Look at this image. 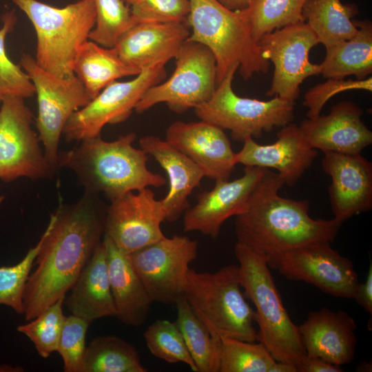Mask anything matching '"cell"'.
<instances>
[{"instance_id":"obj_1","label":"cell","mask_w":372,"mask_h":372,"mask_svg":"<svg viewBox=\"0 0 372 372\" xmlns=\"http://www.w3.org/2000/svg\"><path fill=\"white\" fill-rule=\"evenodd\" d=\"M94 194L85 192L74 204H60L41 236L23 298L26 320L65 297L105 234V214Z\"/></svg>"},{"instance_id":"obj_2","label":"cell","mask_w":372,"mask_h":372,"mask_svg":"<svg viewBox=\"0 0 372 372\" xmlns=\"http://www.w3.org/2000/svg\"><path fill=\"white\" fill-rule=\"evenodd\" d=\"M284 185L278 173L266 169L246 207L236 216L237 242L263 254L267 260L312 242H332L342 223L334 218H312L308 200L278 194Z\"/></svg>"},{"instance_id":"obj_3","label":"cell","mask_w":372,"mask_h":372,"mask_svg":"<svg viewBox=\"0 0 372 372\" xmlns=\"http://www.w3.org/2000/svg\"><path fill=\"white\" fill-rule=\"evenodd\" d=\"M136 137L130 132L113 141L101 136L82 140L59 152L58 167L72 170L85 192L103 193L110 200L129 192L163 186L166 179L147 168L146 152L133 146Z\"/></svg>"},{"instance_id":"obj_4","label":"cell","mask_w":372,"mask_h":372,"mask_svg":"<svg viewBox=\"0 0 372 372\" xmlns=\"http://www.w3.org/2000/svg\"><path fill=\"white\" fill-rule=\"evenodd\" d=\"M187 40L199 43L213 53L217 85L233 68H239L247 81L255 74H267L269 62L262 54L251 32L249 8L231 10L216 0H189Z\"/></svg>"},{"instance_id":"obj_5","label":"cell","mask_w":372,"mask_h":372,"mask_svg":"<svg viewBox=\"0 0 372 372\" xmlns=\"http://www.w3.org/2000/svg\"><path fill=\"white\" fill-rule=\"evenodd\" d=\"M240 282L247 299L255 307L258 340L278 362L295 364L305 355L298 326L283 305L263 254L237 242Z\"/></svg>"},{"instance_id":"obj_6","label":"cell","mask_w":372,"mask_h":372,"mask_svg":"<svg viewBox=\"0 0 372 372\" xmlns=\"http://www.w3.org/2000/svg\"><path fill=\"white\" fill-rule=\"evenodd\" d=\"M12 1L34 28L37 63L61 79L75 75V61L95 24L94 0H79L62 8L38 0Z\"/></svg>"},{"instance_id":"obj_7","label":"cell","mask_w":372,"mask_h":372,"mask_svg":"<svg viewBox=\"0 0 372 372\" xmlns=\"http://www.w3.org/2000/svg\"><path fill=\"white\" fill-rule=\"evenodd\" d=\"M184 296L214 338L257 342L255 311L242 290L238 265L214 273L189 269Z\"/></svg>"},{"instance_id":"obj_8","label":"cell","mask_w":372,"mask_h":372,"mask_svg":"<svg viewBox=\"0 0 372 372\" xmlns=\"http://www.w3.org/2000/svg\"><path fill=\"white\" fill-rule=\"evenodd\" d=\"M237 70L231 69L217 85L211 98L194 108L197 117L229 130L238 142L248 137L260 138L264 132L292 123L295 103L277 96L260 101L237 95L232 88Z\"/></svg>"},{"instance_id":"obj_9","label":"cell","mask_w":372,"mask_h":372,"mask_svg":"<svg viewBox=\"0 0 372 372\" xmlns=\"http://www.w3.org/2000/svg\"><path fill=\"white\" fill-rule=\"evenodd\" d=\"M175 59L171 76L146 91L134 109L137 113L165 103L172 111L183 114L211 98L217 86L216 62L211 50L187 39Z\"/></svg>"},{"instance_id":"obj_10","label":"cell","mask_w":372,"mask_h":372,"mask_svg":"<svg viewBox=\"0 0 372 372\" xmlns=\"http://www.w3.org/2000/svg\"><path fill=\"white\" fill-rule=\"evenodd\" d=\"M20 65L32 81L38 101L36 127L50 165L58 167L59 144L63 130L73 113L90 101L83 83L76 76L61 79L42 69L29 54Z\"/></svg>"},{"instance_id":"obj_11","label":"cell","mask_w":372,"mask_h":372,"mask_svg":"<svg viewBox=\"0 0 372 372\" xmlns=\"http://www.w3.org/2000/svg\"><path fill=\"white\" fill-rule=\"evenodd\" d=\"M165 76V64L159 63L143 70L131 81H114L108 84L70 117L63 130L66 141H81L99 136L107 124L125 121L146 91Z\"/></svg>"},{"instance_id":"obj_12","label":"cell","mask_w":372,"mask_h":372,"mask_svg":"<svg viewBox=\"0 0 372 372\" xmlns=\"http://www.w3.org/2000/svg\"><path fill=\"white\" fill-rule=\"evenodd\" d=\"M33 113L24 99L8 96L0 107V179L46 178L55 171L39 145L32 127Z\"/></svg>"},{"instance_id":"obj_13","label":"cell","mask_w":372,"mask_h":372,"mask_svg":"<svg viewBox=\"0 0 372 372\" xmlns=\"http://www.w3.org/2000/svg\"><path fill=\"white\" fill-rule=\"evenodd\" d=\"M198 242L174 235L128 254L153 302L175 304L185 294L189 265L198 256Z\"/></svg>"},{"instance_id":"obj_14","label":"cell","mask_w":372,"mask_h":372,"mask_svg":"<svg viewBox=\"0 0 372 372\" xmlns=\"http://www.w3.org/2000/svg\"><path fill=\"white\" fill-rule=\"evenodd\" d=\"M319 241L293 248L267 260L286 278L315 285L335 297L353 298L358 276L351 260Z\"/></svg>"},{"instance_id":"obj_15","label":"cell","mask_w":372,"mask_h":372,"mask_svg":"<svg viewBox=\"0 0 372 372\" xmlns=\"http://www.w3.org/2000/svg\"><path fill=\"white\" fill-rule=\"evenodd\" d=\"M318 43V38L304 21L275 30L259 39L262 56L274 66L267 96L295 103L301 83L309 76L320 74V64L309 61L310 50Z\"/></svg>"},{"instance_id":"obj_16","label":"cell","mask_w":372,"mask_h":372,"mask_svg":"<svg viewBox=\"0 0 372 372\" xmlns=\"http://www.w3.org/2000/svg\"><path fill=\"white\" fill-rule=\"evenodd\" d=\"M110 201L104 235L125 253L130 254L165 236L161 227L166 220L163 204L149 187Z\"/></svg>"},{"instance_id":"obj_17","label":"cell","mask_w":372,"mask_h":372,"mask_svg":"<svg viewBox=\"0 0 372 372\" xmlns=\"http://www.w3.org/2000/svg\"><path fill=\"white\" fill-rule=\"evenodd\" d=\"M266 169L245 166L235 180H217L214 187L198 196L196 203L184 212L185 231H198L216 239L223 224L246 207L262 180Z\"/></svg>"},{"instance_id":"obj_18","label":"cell","mask_w":372,"mask_h":372,"mask_svg":"<svg viewBox=\"0 0 372 372\" xmlns=\"http://www.w3.org/2000/svg\"><path fill=\"white\" fill-rule=\"evenodd\" d=\"M165 141L197 165L205 177L215 181L229 180L237 165L223 130L207 121L174 122L166 130Z\"/></svg>"},{"instance_id":"obj_19","label":"cell","mask_w":372,"mask_h":372,"mask_svg":"<svg viewBox=\"0 0 372 372\" xmlns=\"http://www.w3.org/2000/svg\"><path fill=\"white\" fill-rule=\"evenodd\" d=\"M323 171L330 176L329 198L334 218L343 223L372 208V164L360 154L324 152Z\"/></svg>"},{"instance_id":"obj_20","label":"cell","mask_w":372,"mask_h":372,"mask_svg":"<svg viewBox=\"0 0 372 372\" xmlns=\"http://www.w3.org/2000/svg\"><path fill=\"white\" fill-rule=\"evenodd\" d=\"M277 140L260 145L248 137L236 153V164L274 169L285 185L293 187L312 165L318 155L304 137L300 125L290 123L277 132Z\"/></svg>"},{"instance_id":"obj_21","label":"cell","mask_w":372,"mask_h":372,"mask_svg":"<svg viewBox=\"0 0 372 372\" xmlns=\"http://www.w3.org/2000/svg\"><path fill=\"white\" fill-rule=\"evenodd\" d=\"M362 109L352 101L334 105L329 114L300 125L307 143L324 152L360 154L372 143V132L362 122Z\"/></svg>"},{"instance_id":"obj_22","label":"cell","mask_w":372,"mask_h":372,"mask_svg":"<svg viewBox=\"0 0 372 372\" xmlns=\"http://www.w3.org/2000/svg\"><path fill=\"white\" fill-rule=\"evenodd\" d=\"M356 328L354 319L347 312L326 307L309 312L298 326L307 356L340 366L354 359Z\"/></svg>"},{"instance_id":"obj_23","label":"cell","mask_w":372,"mask_h":372,"mask_svg":"<svg viewBox=\"0 0 372 372\" xmlns=\"http://www.w3.org/2000/svg\"><path fill=\"white\" fill-rule=\"evenodd\" d=\"M185 22L136 23L119 39L114 48L127 65L142 71L175 58L190 34Z\"/></svg>"},{"instance_id":"obj_24","label":"cell","mask_w":372,"mask_h":372,"mask_svg":"<svg viewBox=\"0 0 372 372\" xmlns=\"http://www.w3.org/2000/svg\"><path fill=\"white\" fill-rule=\"evenodd\" d=\"M139 145L167 173L169 188L161 200L166 220L174 222L189 207L188 197L200 185L204 173L187 156L158 136H143L139 139Z\"/></svg>"},{"instance_id":"obj_25","label":"cell","mask_w":372,"mask_h":372,"mask_svg":"<svg viewBox=\"0 0 372 372\" xmlns=\"http://www.w3.org/2000/svg\"><path fill=\"white\" fill-rule=\"evenodd\" d=\"M70 291L65 296L63 304L72 315L90 323L103 317L116 316L106 248L103 240Z\"/></svg>"},{"instance_id":"obj_26","label":"cell","mask_w":372,"mask_h":372,"mask_svg":"<svg viewBox=\"0 0 372 372\" xmlns=\"http://www.w3.org/2000/svg\"><path fill=\"white\" fill-rule=\"evenodd\" d=\"M103 241L106 248L116 317L125 325L141 326L145 322L153 301L128 254L107 236H103Z\"/></svg>"},{"instance_id":"obj_27","label":"cell","mask_w":372,"mask_h":372,"mask_svg":"<svg viewBox=\"0 0 372 372\" xmlns=\"http://www.w3.org/2000/svg\"><path fill=\"white\" fill-rule=\"evenodd\" d=\"M358 28L352 38L326 49L320 63L324 78L344 79L355 75L363 80L372 73V24L369 20L353 21Z\"/></svg>"},{"instance_id":"obj_28","label":"cell","mask_w":372,"mask_h":372,"mask_svg":"<svg viewBox=\"0 0 372 372\" xmlns=\"http://www.w3.org/2000/svg\"><path fill=\"white\" fill-rule=\"evenodd\" d=\"M141 72L125 63L114 48H104L90 40L83 45L74 66V74L91 100L112 82Z\"/></svg>"},{"instance_id":"obj_29","label":"cell","mask_w":372,"mask_h":372,"mask_svg":"<svg viewBox=\"0 0 372 372\" xmlns=\"http://www.w3.org/2000/svg\"><path fill=\"white\" fill-rule=\"evenodd\" d=\"M358 12L353 3L340 0H308L302 16L325 49L354 37L358 28L351 19Z\"/></svg>"},{"instance_id":"obj_30","label":"cell","mask_w":372,"mask_h":372,"mask_svg":"<svg viewBox=\"0 0 372 372\" xmlns=\"http://www.w3.org/2000/svg\"><path fill=\"white\" fill-rule=\"evenodd\" d=\"M176 321L198 372H219L218 340L214 338L196 315L185 296L175 303Z\"/></svg>"},{"instance_id":"obj_31","label":"cell","mask_w":372,"mask_h":372,"mask_svg":"<svg viewBox=\"0 0 372 372\" xmlns=\"http://www.w3.org/2000/svg\"><path fill=\"white\" fill-rule=\"evenodd\" d=\"M134 346L116 335L94 338L86 348L83 372H147Z\"/></svg>"},{"instance_id":"obj_32","label":"cell","mask_w":372,"mask_h":372,"mask_svg":"<svg viewBox=\"0 0 372 372\" xmlns=\"http://www.w3.org/2000/svg\"><path fill=\"white\" fill-rule=\"evenodd\" d=\"M219 372H269L276 361L260 342L218 340Z\"/></svg>"},{"instance_id":"obj_33","label":"cell","mask_w":372,"mask_h":372,"mask_svg":"<svg viewBox=\"0 0 372 372\" xmlns=\"http://www.w3.org/2000/svg\"><path fill=\"white\" fill-rule=\"evenodd\" d=\"M308 0H252L249 6L251 32L258 42L264 34L304 22L302 10Z\"/></svg>"},{"instance_id":"obj_34","label":"cell","mask_w":372,"mask_h":372,"mask_svg":"<svg viewBox=\"0 0 372 372\" xmlns=\"http://www.w3.org/2000/svg\"><path fill=\"white\" fill-rule=\"evenodd\" d=\"M95 24L89 40L107 48H114L134 21L127 4L123 0H94Z\"/></svg>"},{"instance_id":"obj_35","label":"cell","mask_w":372,"mask_h":372,"mask_svg":"<svg viewBox=\"0 0 372 372\" xmlns=\"http://www.w3.org/2000/svg\"><path fill=\"white\" fill-rule=\"evenodd\" d=\"M144 338L149 351L156 358L169 364L183 362L198 372L176 322L158 320L147 327Z\"/></svg>"},{"instance_id":"obj_36","label":"cell","mask_w":372,"mask_h":372,"mask_svg":"<svg viewBox=\"0 0 372 372\" xmlns=\"http://www.w3.org/2000/svg\"><path fill=\"white\" fill-rule=\"evenodd\" d=\"M0 28V105L8 96L23 99L35 94L34 85L21 65L12 62L6 51V39L17 23L14 10L7 12L2 16Z\"/></svg>"},{"instance_id":"obj_37","label":"cell","mask_w":372,"mask_h":372,"mask_svg":"<svg viewBox=\"0 0 372 372\" xmlns=\"http://www.w3.org/2000/svg\"><path fill=\"white\" fill-rule=\"evenodd\" d=\"M65 297L47 307L34 318L17 330L25 335L34 344L38 354L48 358L56 351L65 317L63 312Z\"/></svg>"},{"instance_id":"obj_38","label":"cell","mask_w":372,"mask_h":372,"mask_svg":"<svg viewBox=\"0 0 372 372\" xmlns=\"http://www.w3.org/2000/svg\"><path fill=\"white\" fill-rule=\"evenodd\" d=\"M41 245V238L17 264L0 267V304L23 314L25 287Z\"/></svg>"},{"instance_id":"obj_39","label":"cell","mask_w":372,"mask_h":372,"mask_svg":"<svg viewBox=\"0 0 372 372\" xmlns=\"http://www.w3.org/2000/svg\"><path fill=\"white\" fill-rule=\"evenodd\" d=\"M90 324L72 314L65 317L56 349L65 372H83L86 333Z\"/></svg>"},{"instance_id":"obj_40","label":"cell","mask_w":372,"mask_h":372,"mask_svg":"<svg viewBox=\"0 0 372 372\" xmlns=\"http://www.w3.org/2000/svg\"><path fill=\"white\" fill-rule=\"evenodd\" d=\"M136 23L185 22L189 0H128L126 3Z\"/></svg>"},{"instance_id":"obj_41","label":"cell","mask_w":372,"mask_h":372,"mask_svg":"<svg viewBox=\"0 0 372 372\" xmlns=\"http://www.w3.org/2000/svg\"><path fill=\"white\" fill-rule=\"evenodd\" d=\"M353 90L371 92V76L363 80L354 81L344 79H328L327 81L311 87L305 93L302 102V105L308 109L307 118H313L320 115L324 105L335 94Z\"/></svg>"},{"instance_id":"obj_42","label":"cell","mask_w":372,"mask_h":372,"mask_svg":"<svg viewBox=\"0 0 372 372\" xmlns=\"http://www.w3.org/2000/svg\"><path fill=\"white\" fill-rule=\"evenodd\" d=\"M297 372H341V366L306 355L295 364Z\"/></svg>"},{"instance_id":"obj_43","label":"cell","mask_w":372,"mask_h":372,"mask_svg":"<svg viewBox=\"0 0 372 372\" xmlns=\"http://www.w3.org/2000/svg\"><path fill=\"white\" fill-rule=\"evenodd\" d=\"M353 299L370 315L372 314V262L370 265L366 280L357 285Z\"/></svg>"},{"instance_id":"obj_44","label":"cell","mask_w":372,"mask_h":372,"mask_svg":"<svg viewBox=\"0 0 372 372\" xmlns=\"http://www.w3.org/2000/svg\"><path fill=\"white\" fill-rule=\"evenodd\" d=\"M231 10H242L249 8L252 0H216Z\"/></svg>"},{"instance_id":"obj_45","label":"cell","mask_w":372,"mask_h":372,"mask_svg":"<svg viewBox=\"0 0 372 372\" xmlns=\"http://www.w3.org/2000/svg\"><path fill=\"white\" fill-rule=\"evenodd\" d=\"M269 372H297V369L292 363L276 361Z\"/></svg>"},{"instance_id":"obj_46","label":"cell","mask_w":372,"mask_h":372,"mask_svg":"<svg viewBox=\"0 0 372 372\" xmlns=\"http://www.w3.org/2000/svg\"><path fill=\"white\" fill-rule=\"evenodd\" d=\"M357 371L369 372L371 371V363L366 361L360 362L356 366Z\"/></svg>"},{"instance_id":"obj_47","label":"cell","mask_w":372,"mask_h":372,"mask_svg":"<svg viewBox=\"0 0 372 372\" xmlns=\"http://www.w3.org/2000/svg\"><path fill=\"white\" fill-rule=\"evenodd\" d=\"M123 1H125V3H127V1L128 0H123Z\"/></svg>"}]
</instances>
